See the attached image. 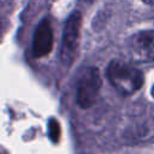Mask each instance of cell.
I'll list each match as a JSON object with an SVG mask.
<instances>
[{"label":"cell","instance_id":"obj_6","mask_svg":"<svg viewBox=\"0 0 154 154\" xmlns=\"http://www.w3.org/2000/svg\"><path fill=\"white\" fill-rule=\"evenodd\" d=\"M142 1L148 4V5H154V0H142Z\"/></svg>","mask_w":154,"mask_h":154},{"label":"cell","instance_id":"obj_4","mask_svg":"<svg viewBox=\"0 0 154 154\" xmlns=\"http://www.w3.org/2000/svg\"><path fill=\"white\" fill-rule=\"evenodd\" d=\"M128 52L132 61L147 64L154 61V30L134 34L128 40Z\"/></svg>","mask_w":154,"mask_h":154},{"label":"cell","instance_id":"obj_2","mask_svg":"<svg viewBox=\"0 0 154 154\" xmlns=\"http://www.w3.org/2000/svg\"><path fill=\"white\" fill-rule=\"evenodd\" d=\"M102 85V79L97 67H87L77 83L76 101L81 108H90L99 95Z\"/></svg>","mask_w":154,"mask_h":154},{"label":"cell","instance_id":"obj_7","mask_svg":"<svg viewBox=\"0 0 154 154\" xmlns=\"http://www.w3.org/2000/svg\"><path fill=\"white\" fill-rule=\"evenodd\" d=\"M152 96L154 97V85H153V88H152Z\"/></svg>","mask_w":154,"mask_h":154},{"label":"cell","instance_id":"obj_3","mask_svg":"<svg viewBox=\"0 0 154 154\" xmlns=\"http://www.w3.org/2000/svg\"><path fill=\"white\" fill-rule=\"evenodd\" d=\"M81 25H82V16L78 11H75L69 17L65 24L63 41H61L60 59L66 66H70L76 58L79 46Z\"/></svg>","mask_w":154,"mask_h":154},{"label":"cell","instance_id":"obj_1","mask_svg":"<svg viewBox=\"0 0 154 154\" xmlns=\"http://www.w3.org/2000/svg\"><path fill=\"white\" fill-rule=\"evenodd\" d=\"M107 78L113 88L123 96H130L138 91L144 82L141 70L130 63L113 60L107 66Z\"/></svg>","mask_w":154,"mask_h":154},{"label":"cell","instance_id":"obj_5","mask_svg":"<svg viewBox=\"0 0 154 154\" xmlns=\"http://www.w3.org/2000/svg\"><path fill=\"white\" fill-rule=\"evenodd\" d=\"M53 48V28L51 20L45 18L36 28L32 40V52L36 58H42L51 53Z\"/></svg>","mask_w":154,"mask_h":154},{"label":"cell","instance_id":"obj_8","mask_svg":"<svg viewBox=\"0 0 154 154\" xmlns=\"http://www.w3.org/2000/svg\"><path fill=\"white\" fill-rule=\"evenodd\" d=\"M83 1H85V2H89V1H91V0H83Z\"/></svg>","mask_w":154,"mask_h":154}]
</instances>
